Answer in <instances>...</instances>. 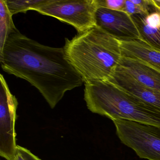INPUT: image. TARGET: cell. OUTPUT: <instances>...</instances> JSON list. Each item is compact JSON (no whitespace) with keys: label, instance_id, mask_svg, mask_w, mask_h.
<instances>
[{"label":"cell","instance_id":"cell-1","mask_svg":"<svg viewBox=\"0 0 160 160\" xmlns=\"http://www.w3.org/2000/svg\"><path fill=\"white\" fill-rule=\"evenodd\" d=\"M0 62L4 72L35 87L51 108L66 92L84 83L67 60L63 48L41 44L16 28L0 48Z\"/></svg>","mask_w":160,"mask_h":160},{"label":"cell","instance_id":"cell-3","mask_svg":"<svg viewBox=\"0 0 160 160\" xmlns=\"http://www.w3.org/2000/svg\"><path fill=\"white\" fill-rule=\"evenodd\" d=\"M84 100L90 111L111 120L122 119L160 127V112L108 81L85 83Z\"/></svg>","mask_w":160,"mask_h":160},{"label":"cell","instance_id":"cell-18","mask_svg":"<svg viewBox=\"0 0 160 160\" xmlns=\"http://www.w3.org/2000/svg\"><path fill=\"white\" fill-rule=\"evenodd\" d=\"M151 2L154 6L160 9V0H151Z\"/></svg>","mask_w":160,"mask_h":160},{"label":"cell","instance_id":"cell-17","mask_svg":"<svg viewBox=\"0 0 160 160\" xmlns=\"http://www.w3.org/2000/svg\"><path fill=\"white\" fill-rule=\"evenodd\" d=\"M23 152L28 160H42L36 155H34L29 150L27 149L26 148H23Z\"/></svg>","mask_w":160,"mask_h":160},{"label":"cell","instance_id":"cell-5","mask_svg":"<svg viewBox=\"0 0 160 160\" xmlns=\"http://www.w3.org/2000/svg\"><path fill=\"white\" fill-rule=\"evenodd\" d=\"M96 0H48L35 10L72 26L78 33L96 26Z\"/></svg>","mask_w":160,"mask_h":160},{"label":"cell","instance_id":"cell-15","mask_svg":"<svg viewBox=\"0 0 160 160\" xmlns=\"http://www.w3.org/2000/svg\"><path fill=\"white\" fill-rule=\"evenodd\" d=\"M121 11L131 16L133 15L147 13L141 7L134 4L132 0H125L124 6Z\"/></svg>","mask_w":160,"mask_h":160},{"label":"cell","instance_id":"cell-16","mask_svg":"<svg viewBox=\"0 0 160 160\" xmlns=\"http://www.w3.org/2000/svg\"><path fill=\"white\" fill-rule=\"evenodd\" d=\"M13 160H28L24 154L23 147L18 146L16 153Z\"/></svg>","mask_w":160,"mask_h":160},{"label":"cell","instance_id":"cell-11","mask_svg":"<svg viewBox=\"0 0 160 160\" xmlns=\"http://www.w3.org/2000/svg\"><path fill=\"white\" fill-rule=\"evenodd\" d=\"M122 57L141 61L160 72V52L138 40L120 41Z\"/></svg>","mask_w":160,"mask_h":160},{"label":"cell","instance_id":"cell-14","mask_svg":"<svg viewBox=\"0 0 160 160\" xmlns=\"http://www.w3.org/2000/svg\"><path fill=\"white\" fill-rule=\"evenodd\" d=\"M125 0H96L98 8H105L113 11H121Z\"/></svg>","mask_w":160,"mask_h":160},{"label":"cell","instance_id":"cell-7","mask_svg":"<svg viewBox=\"0 0 160 160\" xmlns=\"http://www.w3.org/2000/svg\"><path fill=\"white\" fill-rule=\"evenodd\" d=\"M96 26L120 41L140 39L138 30L131 16L122 11L99 8Z\"/></svg>","mask_w":160,"mask_h":160},{"label":"cell","instance_id":"cell-6","mask_svg":"<svg viewBox=\"0 0 160 160\" xmlns=\"http://www.w3.org/2000/svg\"><path fill=\"white\" fill-rule=\"evenodd\" d=\"M0 79V156L7 160H13L18 146L15 123L18 102L2 74Z\"/></svg>","mask_w":160,"mask_h":160},{"label":"cell","instance_id":"cell-10","mask_svg":"<svg viewBox=\"0 0 160 160\" xmlns=\"http://www.w3.org/2000/svg\"><path fill=\"white\" fill-rule=\"evenodd\" d=\"M119 65L143 86L160 92V72L136 59L122 57Z\"/></svg>","mask_w":160,"mask_h":160},{"label":"cell","instance_id":"cell-9","mask_svg":"<svg viewBox=\"0 0 160 160\" xmlns=\"http://www.w3.org/2000/svg\"><path fill=\"white\" fill-rule=\"evenodd\" d=\"M148 12L131 16L138 32L140 40L160 52V9L150 0Z\"/></svg>","mask_w":160,"mask_h":160},{"label":"cell","instance_id":"cell-4","mask_svg":"<svg viewBox=\"0 0 160 160\" xmlns=\"http://www.w3.org/2000/svg\"><path fill=\"white\" fill-rule=\"evenodd\" d=\"M118 137L142 159L160 160V127L122 119L112 120Z\"/></svg>","mask_w":160,"mask_h":160},{"label":"cell","instance_id":"cell-8","mask_svg":"<svg viewBox=\"0 0 160 160\" xmlns=\"http://www.w3.org/2000/svg\"><path fill=\"white\" fill-rule=\"evenodd\" d=\"M108 81L141 99L160 112V92L139 84L119 65Z\"/></svg>","mask_w":160,"mask_h":160},{"label":"cell","instance_id":"cell-12","mask_svg":"<svg viewBox=\"0 0 160 160\" xmlns=\"http://www.w3.org/2000/svg\"><path fill=\"white\" fill-rule=\"evenodd\" d=\"M48 1V0H5L6 6L12 16L18 13H26L29 10L35 11Z\"/></svg>","mask_w":160,"mask_h":160},{"label":"cell","instance_id":"cell-13","mask_svg":"<svg viewBox=\"0 0 160 160\" xmlns=\"http://www.w3.org/2000/svg\"><path fill=\"white\" fill-rule=\"evenodd\" d=\"M0 16H1V40L0 48L2 47L10 33L15 29L12 19V16L9 12L5 3V0L0 1Z\"/></svg>","mask_w":160,"mask_h":160},{"label":"cell","instance_id":"cell-2","mask_svg":"<svg viewBox=\"0 0 160 160\" xmlns=\"http://www.w3.org/2000/svg\"><path fill=\"white\" fill-rule=\"evenodd\" d=\"M120 45V41L95 26L72 40L65 38L63 48L85 84L110 79L122 57Z\"/></svg>","mask_w":160,"mask_h":160}]
</instances>
